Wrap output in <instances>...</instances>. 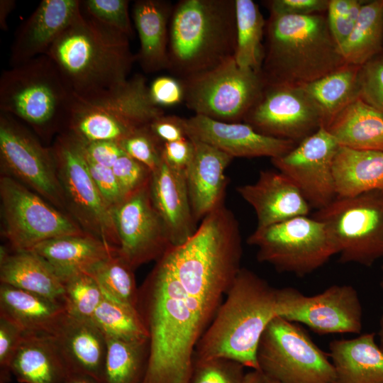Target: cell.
Here are the masks:
<instances>
[{"instance_id":"1","label":"cell","mask_w":383,"mask_h":383,"mask_svg":"<svg viewBox=\"0 0 383 383\" xmlns=\"http://www.w3.org/2000/svg\"><path fill=\"white\" fill-rule=\"evenodd\" d=\"M236 274L206 270L173 247L156 261L139 288L149 336L142 383H190L196 348Z\"/></svg>"},{"instance_id":"2","label":"cell","mask_w":383,"mask_h":383,"mask_svg":"<svg viewBox=\"0 0 383 383\" xmlns=\"http://www.w3.org/2000/svg\"><path fill=\"white\" fill-rule=\"evenodd\" d=\"M129 39L82 10L45 55L57 65L73 94L90 97L129 79L136 61Z\"/></svg>"},{"instance_id":"3","label":"cell","mask_w":383,"mask_h":383,"mask_svg":"<svg viewBox=\"0 0 383 383\" xmlns=\"http://www.w3.org/2000/svg\"><path fill=\"white\" fill-rule=\"evenodd\" d=\"M277 291L241 267L200 339L194 361L224 358L259 370L257 349L265 328L277 316Z\"/></svg>"},{"instance_id":"4","label":"cell","mask_w":383,"mask_h":383,"mask_svg":"<svg viewBox=\"0 0 383 383\" xmlns=\"http://www.w3.org/2000/svg\"><path fill=\"white\" fill-rule=\"evenodd\" d=\"M265 33L260 72L266 84L301 87L346 64L323 13H270Z\"/></svg>"},{"instance_id":"5","label":"cell","mask_w":383,"mask_h":383,"mask_svg":"<svg viewBox=\"0 0 383 383\" xmlns=\"http://www.w3.org/2000/svg\"><path fill=\"white\" fill-rule=\"evenodd\" d=\"M236 46L235 0H180L169 24L167 69L184 80L233 57Z\"/></svg>"},{"instance_id":"6","label":"cell","mask_w":383,"mask_h":383,"mask_svg":"<svg viewBox=\"0 0 383 383\" xmlns=\"http://www.w3.org/2000/svg\"><path fill=\"white\" fill-rule=\"evenodd\" d=\"M72 94L45 54L10 67L0 77V112L21 119L42 135L67 125Z\"/></svg>"},{"instance_id":"7","label":"cell","mask_w":383,"mask_h":383,"mask_svg":"<svg viewBox=\"0 0 383 383\" xmlns=\"http://www.w3.org/2000/svg\"><path fill=\"white\" fill-rule=\"evenodd\" d=\"M163 114L150 97L145 77L136 74L101 94L86 98L72 94L66 127L86 141L119 143Z\"/></svg>"},{"instance_id":"8","label":"cell","mask_w":383,"mask_h":383,"mask_svg":"<svg viewBox=\"0 0 383 383\" xmlns=\"http://www.w3.org/2000/svg\"><path fill=\"white\" fill-rule=\"evenodd\" d=\"M247 243L257 248L259 262L299 277L311 273L338 254L325 224L307 216L257 228Z\"/></svg>"},{"instance_id":"9","label":"cell","mask_w":383,"mask_h":383,"mask_svg":"<svg viewBox=\"0 0 383 383\" xmlns=\"http://www.w3.org/2000/svg\"><path fill=\"white\" fill-rule=\"evenodd\" d=\"M256 357L259 370L277 383H335L326 354L301 328L279 316L263 332Z\"/></svg>"},{"instance_id":"10","label":"cell","mask_w":383,"mask_h":383,"mask_svg":"<svg viewBox=\"0 0 383 383\" xmlns=\"http://www.w3.org/2000/svg\"><path fill=\"white\" fill-rule=\"evenodd\" d=\"M313 218L326 226L341 262L370 267L383 257V190L335 198Z\"/></svg>"},{"instance_id":"11","label":"cell","mask_w":383,"mask_h":383,"mask_svg":"<svg viewBox=\"0 0 383 383\" xmlns=\"http://www.w3.org/2000/svg\"><path fill=\"white\" fill-rule=\"evenodd\" d=\"M180 81L183 101L195 115L228 123L243 121L265 86L260 72L240 67L234 57Z\"/></svg>"},{"instance_id":"12","label":"cell","mask_w":383,"mask_h":383,"mask_svg":"<svg viewBox=\"0 0 383 383\" xmlns=\"http://www.w3.org/2000/svg\"><path fill=\"white\" fill-rule=\"evenodd\" d=\"M4 236L14 251L30 250L48 240L82 234L77 222L17 179L0 180Z\"/></svg>"},{"instance_id":"13","label":"cell","mask_w":383,"mask_h":383,"mask_svg":"<svg viewBox=\"0 0 383 383\" xmlns=\"http://www.w3.org/2000/svg\"><path fill=\"white\" fill-rule=\"evenodd\" d=\"M66 205L88 233L109 246L119 243L111 212L99 192L77 138L66 131L51 148Z\"/></svg>"},{"instance_id":"14","label":"cell","mask_w":383,"mask_h":383,"mask_svg":"<svg viewBox=\"0 0 383 383\" xmlns=\"http://www.w3.org/2000/svg\"><path fill=\"white\" fill-rule=\"evenodd\" d=\"M277 316L301 323L319 335L360 334L362 309L351 285H333L308 296L292 287L277 289Z\"/></svg>"},{"instance_id":"15","label":"cell","mask_w":383,"mask_h":383,"mask_svg":"<svg viewBox=\"0 0 383 383\" xmlns=\"http://www.w3.org/2000/svg\"><path fill=\"white\" fill-rule=\"evenodd\" d=\"M0 159L11 173L46 201L66 206L52 148H46L13 116L0 112Z\"/></svg>"},{"instance_id":"16","label":"cell","mask_w":383,"mask_h":383,"mask_svg":"<svg viewBox=\"0 0 383 383\" xmlns=\"http://www.w3.org/2000/svg\"><path fill=\"white\" fill-rule=\"evenodd\" d=\"M243 121L261 134L299 143L323 126V116L301 87L265 84Z\"/></svg>"},{"instance_id":"17","label":"cell","mask_w":383,"mask_h":383,"mask_svg":"<svg viewBox=\"0 0 383 383\" xmlns=\"http://www.w3.org/2000/svg\"><path fill=\"white\" fill-rule=\"evenodd\" d=\"M118 236V252L134 270L161 258L172 246L166 226L156 211L149 182L111 209Z\"/></svg>"},{"instance_id":"18","label":"cell","mask_w":383,"mask_h":383,"mask_svg":"<svg viewBox=\"0 0 383 383\" xmlns=\"http://www.w3.org/2000/svg\"><path fill=\"white\" fill-rule=\"evenodd\" d=\"M339 144L324 127L271 161L299 188L311 207L321 209L336 198L333 165Z\"/></svg>"},{"instance_id":"19","label":"cell","mask_w":383,"mask_h":383,"mask_svg":"<svg viewBox=\"0 0 383 383\" xmlns=\"http://www.w3.org/2000/svg\"><path fill=\"white\" fill-rule=\"evenodd\" d=\"M187 137L206 143L234 157L282 156L298 143L257 132L245 123H228L194 115L185 118Z\"/></svg>"},{"instance_id":"20","label":"cell","mask_w":383,"mask_h":383,"mask_svg":"<svg viewBox=\"0 0 383 383\" xmlns=\"http://www.w3.org/2000/svg\"><path fill=\"white\" fill-rule=\"evenodd\" d=\"M81 11L82 1H41L15 33L11 47L10 67L46 54Z\"/></svg>"},{"instance_id":"21","label":"cell","mask_w":383,"mask_h":383,"mask_svg":"<svg viewBox=\"0 0 383 383\" xmlns=\"http://www.w3.org/2000/svg\"><path fill=\"white\" fill-rule=\"evenodd\" d=\"M49 336L72 375L103 383L106 339L91 320L66 313Z\"/></svg>"},{"instance_id":"22","label":"cell","mask_w":383,"mask_h":383,"mask_svg":"<svg viewBox=\"0 0 383 383\" xmlns=\"http://www.w3.org/2000/svg\"><path fill=\"white\" fill-rule=\"evenodd\" d=\"M237 192L254 209L257 228L307 216L310 211L311 206L299 188L280 172L261 171L255 183L240 186Z\"/></svg>"},{"instance_id":"23","label":"cell","mask_w":383,"mask_h":383,"mask_svg":"<svg viewBox=\"0 0 383 383\" xmlns=\"http://www.w3.org/2000/svg\"><path fill=\"white\" fill-rule=\"evenodd\" d=\"M192 140L195 150L186 181L192 213L198 221L224 204L228 182L225 170L233 158L206 143Z\"/></svg>"},{"instance_id":"24","label":"cell","mask_w":383,"mask_h":383,"mask_svg":"<svg viewBox=\"0 0 383 383\" xmlns=\"http://www.w3.org/2000/svg\"><path fill=\"white\" fill-rule=\"evenodd\" d=\"M149 190L152 204L166 226L172 246L183 244L197 228L186 175L171 169L162 161L151 173Z\"/></svg>"},{"instance_id":"25","label":"cell","mask_w":383,"mask_h":383,"mask_svg":"<svg viewBox=\"0 0 383 383\" xmlns=\"http://www.w3.org/2000/svg\"><path fill=\"white\" fill-rule=\"evenodd\" d=\"M31 250L43 258L63 282L77 274H89L118 252L88 232L48 240Z\"/></svg>"},{"instance_id":"26","label":"cell","mask_w":383,"mask_h":383,"mask_svg":"<svg viewBox=\"0 0 383 383\" xmlns=\"http://www.w3.org/2000/svg\"><path fill=\"white\" fill-rule=\"evenodd\" d=\"M173 6L162 0H138L133 6V18L140 49L135 55L146 73L167 69L169 24Z\"/></svg>"},{"instance_id":"27","label":"cell","mask_w":383,"mask_h":383,"mask_svg":"<svg viewBox=\"0 0 383 383\" xmlns=\"http://www.w3.org/2000/svg\"><path fill=\"white\" fill-rule=\"evenodd\" d=\"M0 282L64 305L63 280L43 258L31 250L9 254L1 248Z\"/></svg>"},{"instance_id":"28","label":"cell","mask_w":383,"mask_h":383,"mask_svg":"<svg viewBox=\"0 0 383 383\" xmlns=\"http://www.w3.org/2000/svg\"><path fill=\"white\" fill-rule=\"evenodd\" d=\"M335 383H383V351L370 333L329 344Z\"/></svg>"},{"instance_id":"29","label":"cell","mask_w":383,"mask_h":383,"mask_svg":"<svg viewBox=\"0 0 383 383\" xmlns=\"http://www.w3.org/2000/svg\"><path fill=\"white\" fill-rule=\"evenodd\" d=\"M66 313L60 303L0 284V316L16 325L24 334L50 335Z\"/></svg>"},{"instance_id":"30","label":"cell","mask_w":383,"mask_h":383,"mask_svg":"<svg viewBox=\"0 0 383 383\" xmlns=\"http://www.w3.org/2000/svg\"><path fill=\"white\" fill-rule=\"evenodd\" d=\"M11 369L19 383H64L72 375L47 335L24 334Z\"/></svg>"},{"instance_id":"31","label":"cell","mask_w":383,"mask_h":383,"mask_svg":"<svg viewBox=\"0 0 383 383\" xmlns=\"http://www.w3.org/2000/svg\"><path fill=\"white\" fill-rule=\"evenodd\" d=\"M336 198L383 190V150L339 145L333 165Z\"/></svg>"},{"instance_id":"32","label":"cell","mask_w":383,"mask_h":383,"mask_svg":"<svg viewBox=\"0 0 383 383\" xmlns=\"http://www.w3.org/2000/svg\"><path fill=\"white\" fill-rule=\"evenodd\" d=\"M326 128L339 145L383 150V113L360 98L340 112Z\"/></svg>"},{"instance_id":"33","label":"cell","mask_w":383,"mask_h":383,"mask_svg":"<svg viewBox=\"0 0 383 383\" xmlns=\"http://www.w3.org/2000/svg\"><path fill=\"white\" fill-rule=\"evenodd\" d=\"M361 66L346 63L335 71L301 86L321 109L323 126L360 98Z\"/></svg>"},{"instance_id":"34","label":"cell","mask_w":383,"mask_h":383,"mask_svg":"<svg viewBox=\"0 0 383 383\" xmlns=\"http://www.w3.org/2000/svg\"><path fill=\"white\" fill-rule=\"evenodd\" d=\"M338 48L346 63L357 66L383 51V0L365 1L352 32Z\"/></svg>"},{"instance_id":"35","label":"cell","mask_w":383,"mask_h":383,"mask_svg":"<svg viewBox=\"0 0 383 383\" xmlns=\"http://www.w3.org/2000/svg\"><path fill=\"white\" fill-rule=\"evenodd\" d=\"M236 46L234 59L243 69L260 72L265 48L262 38L266 21L252 0H235Z\"/></svg>"},{"instance_id":"36","label":"cell","mask_w":383,"mask_h":383,"mask_svg":"<svg viewBox=\"0 0 383 383\" xmlns=\"http://www.w3.org/2000/svg\"><path fill=\"white\" fill-rule=\"evenodd\" d=\"M106 339L103 383H142L147 365L148 342L111 337Z\"/></svg>"},{"instance_id":"37","label":"cell","mask_w":383,"mask_h":383,"mask_svg":"<svg viewBox=\"0 0 383 383\" xmlns=\"http://www.w3.org/2000/svg\"><path fill=\"white\" fill-rule=\"evenodd\" d=\"M103 293L91 321L104 335L129 341L148 342V333L138 309Z\"/></svg>"},{"instance_id":"38","label":"cell","mask_w":383,"mask_h":383,"mask_svg":"<svg viewBox=\"0 0 383 383\" xmlns=\"http://www.w3.org/2000/svg\"><path fill=\"white\" fill-rule=\"evenodd\" d=\"M89 274L108 295L138 309L139 289L134 269L118 252L99 263Z\"/></svg>"},{"instance_id":"39","label":"cell","mask_w":383,"mask_h":383,"mask_svg":"<svg viewBox=\"0 0 383 383\" xmlns=\"http://www.w3.org/2000/svg\"><path fill=\"white\" fill-rule=\"evenodd\" d=\"M64 306L72 316L91 320L104 293L96 280L88 273L72 275L64 281Z\"/></svg>"},{"instance_id":"40","label":"cell","mask_w":383,"mask_h":383,"mask_svg":"<svg viewBox=\"0 0 383 383\" xmlns=\"http://www.w3.org/2000/svg\"><path fill=\"white\" fill-rule=\"evenodd\" d=\"M118 143L128 155L143 164L151 172L157 170L162 162L163 143L152 134L149 126L135 131Z\"/></svg>"},{"instance_id":"41","label":"cell","mask_w":383,"mask_h":383,"mask_svg":"<svg viewBox=\"0 0 383 383\" xmlns=\"http://www.w3.org/2000/svg\"><path fill=\"white\" fill-rule=\"evenodd\" d=\"M245 367L232 360L194 361L190 383H242Z\"/></svg>"},{"instance_id":"42","label":"cell","mask_w":383,"mask_h":383,"mask_svg":"<svg viewBox=\"0 0 383 383\" xmlns=\"http://www.w3.org/2000/svg\"><path fill=\"white\" fill-rule=\"evenodd\" d=\"M127 0H86L82 5L86 13L95 20L113 28L130 38L133 29Z\"/></svg>"},{"instance_id":"43","label":"cell","mask_w":383,"mask_h":383,"mask_svg":"<svg viewBox=\"0 0 383 383\" xmlns=\"http://www.w3.org/2000/svg\"><path fill=\"white\" fill-rule=\"evenodd\" d=\"M365 3L360 0H329L327 21L338 47L352 32Z\"/></svg>"},{"instance_id":"44","label":"cell","mask_w":383,"mask_h":383,"mask_svg":"<svg viewBox=\"0 0 383 383\" xmlns=\"http://www.w3.org/2000/svg\"><path fill=\"white\" fill-rule=\"evenodd\" d=\"M360 99L383 113V51L360 67Z\"/></svg>"},{"instance_id":"45","label":"cell","mask_w":383,"mask_h":383,"mask_svg":"<svg viewBox=\"0 0 383 383\" xmlns=\"http://www.w3.org/2000/svg\"><path fill=\"white\" fill-rule=\"evenodd\" d=\"M124 199L148 184L151 173L143 164L125 152L111 167Z\"/></svg>"},{"instance_id":"46","label":"cell","mask_w":383,"mask_h":383,"mask_svg":"<svg viewBox=\"0 0 383 383\" xmlns=\"http://www.w3.org/2000/svg\"><path fill=\"white\" fill-rule=\"evenodd\" d=\"M23 335L20 328L0 316V383L11 379V363Z\"/></svg>"},{"instance_id":"47","label":"cell","mask_w":383,"mask_h":383,"mask_svg":"<svg viewBox=\"0 0 383 383\" xmlns=\"http://www.w3.org/2000/svg\"><path fill=\"white\" fill-rule=\"evenodd\" d=\"M84 157L99 192L106 205L111 209L124 199L112 169L96 164L85 155Z\"/></svg>"},{"instance_id":"48","label":"cell","mask_w":383,"mask_h":383,"mask_svg":"<svg viewBox=\"0 0 383 383\" xmlns=\"http://www.w3.org/2000/svg\"><path fill=\"white\" fill-rule=\"evenodd\" d=\"M152 101L158 107L171 106L184 101V89L180 80L175 77L160 76L149 87Z\"/></svg>"},{"instance_id":"49","label":"cell","mask_w":383,"mask_h":383,"mask_svg":"<svg viewBox=\"0 0 383 383\" xmlns=\"http://www.w3.org/2000/svg\"><path fill=\"white\" fill-rule=\"evenodd\" d=\"M194 150V142L189 138L165 143L162 150V161L171 169L186 175L193 160Z\"/></svg>"},{"instance_id":"50","label":"cell","mask_w":383,"mask_h":383,"mask_svg":"<svg viewBox=\"0 0 383 383\" xmlns=\"http://www.w3.org/2000/svg\"><path fill=\"white\" fill-rule=\"evenodd\" d=\"M265 3L270 13L307 16L327 11L329 0H270Z\"/></svg>"},{"instance_id":"51","label":"cell","mask_w":383,"mask_h":383,"mask_svg":"<svg viewBox=\"0 0 383 383\" xmlns=\"http://www.w3.org/2000/svg\"><path fill=\"white\" fill-rule=\"evenodd\" d=\"M74 136L78 140L85 157L96 164L111 168L124 153L118 142L86 141Z\"/></svg>"},{"instance_id":"52","label":"cell","mask_w":383,"mask_h":383,"mask_svg":"<svg viewBox=\"0 0 383 383\" xmlns=\"http://www.w3.org/2000/svg\"><path fill=\"white\" fill-rule=\"evenodd\" d=\"M185 118L175 115H162L150 125L152 134L162 143H170L188 138L185 128Z\"/></svg>"},{"instance_id":"53","label":"cell","mask_w":383,"mask_h":383,"mask_svg":"<svg viewBox=\"0 0 383 383\" xmlns=\"http://www.w3.org/2000/svg\"><path fill=\"white\" fill-rule=\"evenodd\" d=\"M16 1L1 0L0 1V28L2 30L8 29L7 18L11 11L14 9Z\"/></svg>"},{"instance_id":"54","label":"cell","mask_w":383,"mask_h":383,"mask_svg":"<svg viewBox=\"0 0 383 383\" xmlns=\"http://www.w3.org/2000/svg\"><path fill=\"white\" fill-rule=\"evenodd\" d=\"M242 383H265V376L258 370H252L245 374Z\"/></svg>"},{"instance_id":"55","label":"cell","mask_w":383,"mask_h":383,"mask_svg":"<svg viewBox=\"0 0 383 383\" xmlns=\"http://www.w3.org/2000/svg\"><path fill=\"white\" fill-rule=\"evenodd\" d=\"M64 383H98L94 379L77 374H72L70 376Z\"/></svg>"},{"instance_id":"56","label":"cell","mask_w":383,"mask_h":383,"mask_svg":"<svg viewBox=\"0 0 383 383\" xmlns=\"http://www.w3.org/2000/svg\"><path fill=\"white\" fill-rule=\"evenodd\" d=\"M382 277L380 282V286L382 289L383 290V264L382 265ZM378 336L379 340V346L383 351V314L381 316L380 321H379V329L378 332Z\"/></svg>"},{"instance_id":"57","label":"cell","mask_w":383,"mask_h":383,"mask_svg":"<svg viewBox=\"0 0 383 383\" xmlns=\"http://www.w3.org/2000/svg\"><path fill=\"white\" fill-rule=\"evenodd\" d=\"M265 383H277V382L265 377Z\"/></svg>"}]
</instances>
